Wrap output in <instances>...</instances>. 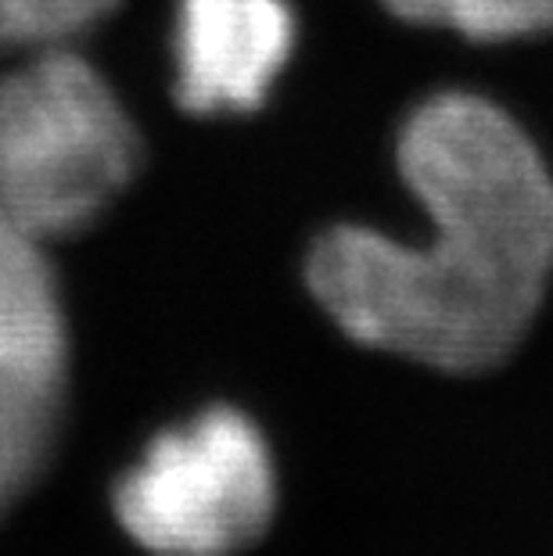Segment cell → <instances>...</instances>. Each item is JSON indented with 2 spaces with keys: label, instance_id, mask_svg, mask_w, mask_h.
Listing matches in <instances>:
<instances>
[{
  "label": "cell",
  "instance_id": "obj_1",
  "mask_svg": "<svg viewBox=\"0 0 553 556\" xmlns=\"http://www.w3.org/2000/svg\"><path fill=\"white\" fill-rule=\"evenodd\" d=\"M399 169L435 238L335 227L310 288L349 338L435 370L478 374L521 345L553 274V180L497 104L442 93L410 115Z\"/></svg>",
  "mask_w": 553,
  "mask_h": 556
},
{
  "label": "cell",
  "instance_id": "obj_2",
  "mask_svg": "<svg viewBox=\"0 0 553 556\" xmlns=\"http://www.w3.org/2000/svg\"><path fill=\"white\" fill-rule=\"evenodd\" d=\"M140 162L137 126L84 58L43 47L0 79V216L29 238L90 227Z\"/></svg>",
  "mask_w": 553,
  "mask_h": 556
},
{
  "label": "cell",
  "instance_id": "obj_3",
  "mask_svg": "<svg viewBox=\"0 0 553 556\" xmlns=\"http://www.w3.org/2000/svg\"><path fill=\"white\" fill-rule=\"evenodd\" d=\"M274 506V459L238 409L162 434L115 492L123 528L155 556H234L263 535Z\"/></svg>",
  "mask_w": 553,
  "mask_h": 556
},
{
  "label": "cell",
  "instance_id": "obj_4",
  "mask_svg": "<svg viewBox=\"0 0 553 556\" xmlns=\"http://www.w3.org/2000/svg\"><path fill=\"white\" fill-rule=\"evenodd\" d=\"M296 47L288 0H176V101L194 115L252 112Z\"/></svg>",
  "mask_w": 553,
  "mask_h": 556
},
{
  "label": "cell",
  "instance_id": "obj_5",
  "mask_svg": "<svg viewBox=\"0 0 553 556\" xmlns=\"http://www.w3.org/2000/svg\"><path fill=\"white\" fill-rule=\"evenodd\" d=\"M62 341L58 291L37 238L0 216V377L54 388Z\"/></svg>",
  "mask_w": 553,
  "mask_h": 556
},
{
  "label": "cell",
  "instance_id": "obj_6",
  "mask_svg": "<svg viewBox=\"0 0 553 556\" xmlns=\"http://www.w3.org/2000/svg\"><path fill=\"white\" fill-rule=\"evenodd\" d=\"M403 22L470 40H514L553 29V0H381Z\"/></svg>",
  "mask_w": 553,
  "mask_h": 556
},
{
  "label": "cell",
  "instance_id": "obj_7",
  "mask_svg": "<svg viewBox=\"0 0 553 556\" xmlns=\"http://www.w3.org/2000/svg\"><path fill=\"white\" fill-rule=\"evenodd\" d=\"M115 8V0H0V51L62 47Z\"/></svg>",
  "mask_w": 553,
  "mask_h": 556
}]
</instances>
